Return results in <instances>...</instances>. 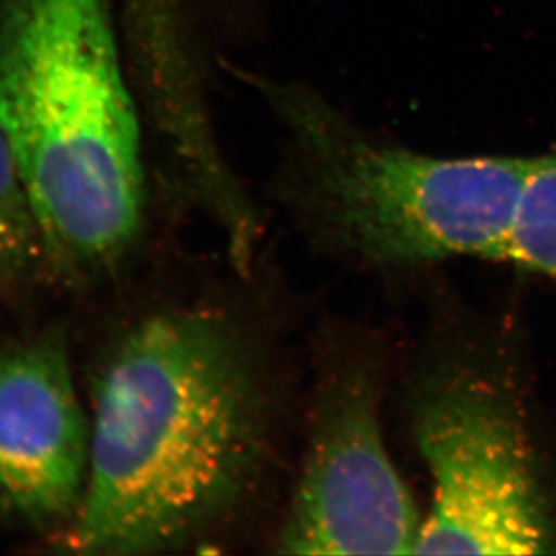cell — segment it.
Returning <instances> with one entry per match:
<instances>
[{
    "instance_id": "6da1fadb",
    "label": "cell",
    "mask_w": 556,
    "mask_h": 556,
    "mask_svg": "<svg viewBox=\"0 0 556 556\" xmlns=\"http://www.w3.org/2000/svg\"><path fill=\"white\" fill-rule=\"evenodd\" d=\"M84 503L59 542L85 556L186 552L237 522L278 454L265 342L215 303L161 306L117 333L90 396Z\"/></svg>"
},
{
    "instance_id": "5b68a950",
    "label": "cell",
    "mask_w": 556,
    "mask_h": 556,
    "mask_svg": "<svg viewBox=\"0 0 556 556\" xmlns=\"http://www.w3.org/2000/svg\"><path fill=\"white\" fill-rule=\"evenodd\" d=\"M383 383V355L372 344L346 342L326 355L274 552L415 555L426 517L386 448Z\"/></svg>"
},
{
    "instance_id": "277c9868",
    "label": "cell",
    "mask_w": 556,
    "mask_h": 556,
    "mask_svg": "<svg viewBox=\"0 0 556 556\" xmlns=\"http://www.w3.org/2000/svg\"><path fill=\"white\" fill-rule=\"evenodd\" d=\"M409 418L432 479L415 555H556V486L503 348L476 337L431 348Z\"/></svg>"
},
{
    "instance_id": "ba28073f",
    "label": "cell",
    "mask_w": 556,
    "mask_h": 556,
    "mask_svg": "<svg viewBox=\"0 0 556 556\" xmlns=\"http://www.w3.org/2000/svg\"><path fill=\"white\" fill-rule=\"evenodd\" d=\"M49 274L42 235L15 159L0 136V287H29Z\"/></svg>"
},
{
    "instance_id": "3957f363",
    "label": "cell",
    "mask_w": 556,
    "mask_h": 556,
    "mask_svg": "<svg viewBox=\"0 0 556 556\" xmlns=\"http://www.w3.org/2000/svg\"><path fill=\"white\" fill-rule=\"evenodd\" d=\"M242 79L283 130L281 199L317 248L382 270L504 260L531 157H432L375 136L306 85Z\"/></svg>"
},
{
    "instance_id": "7a4b0ae2",
    "label": "cell",
    "mask_w": 556,
    "mask_h": 556,
    "mask_svg": "<svg viewBox=\"0 0 556 556\" xmlns=\"http://www.w3.org/2000/svg\"><path fill=\"white\" fill-rule=\"evenodd\" d=\"M0 136L49 274L122 268L147 222V168L111 0H0Z\"/></svg>"
},
{
    "instance_id": "8992f818",
    "label": "cell",
    "mask_w": 556,
    "mask_h": 556,
    "mask_svg": "<svg viewBox=\"0 0 556 556\" xmlns=\"http://www.w3.org/2000/svg\"><path fill=\"white\" fill-rule=\"evenodd\" d=\"M90 415L74 378L67 333L29 331L0 346V508L59 539L84 503Z\"/></svg>"
},
{
    "instance_id": "52a82bcc",
    "label": "cell",
    "mask_w": 556,
    "mask_h": 556,
    "mask_svg": "<svg viewBox=\"0 0 556 556\" xmlns=\"http://www.w3.org/2000/svg\"><path fill=\"white\" fill-rule=\"evenodd\" d=\"M503 262L556 281V147L530 159Z\"/></svg>"
}]
</instances>
